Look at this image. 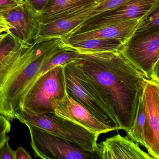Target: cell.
<instances>
[{
    "instance_id": "obj_13",
    "label": "cell",
    "mask_w": 159,
    "mask_h": 159,
    "mask_svg": "<svg viewBox=\"0 0 159 159\" xmlns=\"http://www.w3.org/2000/svg\"><path fill=\"white\" fill-rule=\"evenodd\" d=\"M142 19L128 20L107 25L92 30L69 35L62 39L79 41L90 39H115L124 44L134 34Z\"/></svg>"
},
{
    "instance_id": "obj_2",
    "label": "cell",
    "mask_w": 159,
    "mask_h": 159,
    "mask_svg": "<svg viewBox=\"0 0 159 159\" xmlns=\"http://www.w3.org/2000/svg\"><path fill=\"white\" fill-rule=\"evenodd\" d=\"M60 39L24 44L4 60L0 66V114L10 121L15 119L42 66L60 48Z\"/></svg>"
},
{
    "instance_id": "obj_10",
    "label": "cell",
    "mask_w": 159,
    "mask_h": 159,
    "mask_svg": "<svg viewBox=\"0 0 159 159\" xmlns=\"http://www.w3.org/2000/svg\"><path fill=\"white\" fill-rule=\"evenodd\" d=\"M52 106L57 116L73 122L99 135L113 131L96 118L85 107L70 96L67 93L63 99L53 101Z\"/></svg>"
},
{
    "instance_id": "obj_11",
    "label": "cell",
    "mask_w": 159,
    "mask_h": 159,
    "mask_svg": "<svg viewBox=\"0 0 159 159\" xmlns=\"http://www.w3.org/2000/svg\"><path fill=\"white\" fill-rule=\"evenodd\" d=\"M95 152L98 159H153L127 135L119 134L97 143Z\"/></svg>"
},
{
    "instance_id": "obj_16",
    "label": "cell",
    "mask_w": 159,
    "mask_h": 159,
    "mask_svg": "<svg viewBox=\"0 0 159 159\" xmlns=\"http://www.w3.org/2000/svg\"><path fill=\"white\" fill-rule=\"evenodd\" d=\"M123 43L115 39H93L73 41L61 39L60 47L66 48L79 53L120 52Z\"/></svg>"
},
{
    "instance_id": "obj_20",
    "label": "cell",
    "mask_w": 159,
    "mask_h": 159,
    "mask_svg": "<svg viewBox=\"0 0 159 159\" xmlns=\"http://www.w3.org/2000/svg\"><path fill=\"white\" fill-rule=\"evenodd\" d=\"M24 43L16 39L10 32L5 33L0 41V66L4 60Z\"/></svg>"
},
{
    "instance_id": "obj_17",
    "label": "cell",
    "mask_w": 159,
    "mask_h": 159,
    "mask_svg": "<svg viewBox=\"0 0 159 159\" xmlns=\"http://www.w3.org/2000/svg\"><path fill=\"white\" fill-rule=\"evenodd\" d=\"M79 55L75 51L60 47L42 66L39 76L57 66L75 60Z\"/></svg>"
},
{
    "instance_id": "obj_7",
    "label": "cell",
    "mask_w": 159,
    "mask_h": 159,
    "mask_svg": "<svg viewBox=\"0 0 159 159\" xmlns=\"http://www.w3.org/2000/svg\"><path fill=\"white\" fill-rule=\"evenodd\" d=\"M141 99L145 115L144 147L153 159H159V81L144 78Z\"/></svg>"
},
{
    "instance_id": "obj_9",
    "label": "cell",
    "mask_w": 159,
    "mask_h": 159,
    "mask_svg": "<svg viewBox=\"0 0 159 159\" xmlns=\"http://www.w3.org/2000/svg\"><path fill=\"white\" fill-rule=\"evenodd\" d=\"M7 22L9 32L24 44H31L38 36L40 23L37 14L24 2L11 10L0 13Z\"/></svg>"
},
{
    "instance_id": "obj_27",
    "label": "cell",
    "mask_w": 159,
    "mask_h": 159,
    "mask_svg": "<svg viewBox=\"0 0 159 159\" xmlns=\"http://www.w3.org/2000/svg\"><path fill=\"white\" fill-rule=\"evenodd\" d=\"M10 27L5 19L0 16V34L9 32Z\"/></svg>"
},
{
    "instance_id": "obj_3",
    "label": "cell",
    "mask_w": 159,
    "mask_h": 159,
    "mask_svg": "<svg viewBox=\"0 0 159 159\" xmlns=\"http://www.w3.org/2000/svg\"><path fill=\"white\" fill-rule=\"evenodd\" d=\"M66 94L64 66L60 65L37 78L27 91L20 109L35 114L54 113L53 102Z\"/></svg>"
},
{
    "instance_id": "obj_14",
    "label": "cell",
    "mask_w": 159,
    "mask_h": 159,
    "mask_svg": "<svg viewBox=\"0 0 159 159\" xmlns=\"http://www.w3.org/2000/svg\"><path fill=\"white\" fill-rule=\"evenodd\" d=\"M97 5L95 0H48L37 16L40 24H47L73 16Z\"/></svg>"
},
{
    "instance_id": "obj_25",
    "label": "cell",
    "mask_w": 159,
    "mask_h": 159,
    "mask_svg": "<svg viewBox=\"0 0 159 159\" xmlns=\"http://www.w3.org/2000/svg\"><path fill=\"white\" fill-rule=\"evenodd\" d=\"M9 139L0 148V159H15L14 152L9 145Z\"/></svg>"
},
{
    "instance_id": "obj_26",
    "label": "cell",
    "mask_w": 159,
    "mask_h": 159,
    "mask_svg": "<svg viewBox=\"0 0 159 159\" xmlns=\"http://www.w3.org/2000/svg\"><path fill=\"white\" fill-rule=\"evenodd\" d=\"M15 159H31L32 157L29 152L23 147H19L14 151Z\"/></svg>"
},
{
    "instance_id": "obj_12",
    "label": "cell",
    "mask_w": 159,
    "mask_h": 159,
    "mask_svg": "<svg viewBox=\"0 0 159 159\" xmlns=\"http://www.w3.org/2000/svg\"><path fill=\"white\" fill-rule=\"evenodd\" d=\"M65 71L67 93L72 98L88 110L105 125L113 129L120 130L112 119L83 87L69 63L63 65Z\"/></svg>"
},
{
    "instance_id": "obj_29",
    "label": "cell",
    "mask_w": 159,
    "mask_h": 159,
    "mask_svg": "<svg viewBox=\"0 0 159 159\" xmlns=\"http://www.w3.org/2000/svg\"><path fill=\"white\" fill-rule=\"evenodd\" d=\"M5 33H3V34H0V41L3 38L4 35H5Z\"/></svg>"
},
{
    "instance_id": "obj_22",
    "label": "cell",
    "mask_w": 159,
    "mask_h": 159,
    "mask_svg": "<svg viewBox=\"0 0 159 159\" xmlns=\"http://www.w3.org/2000/svg\"><path fill=\"white\" fill-rule=\"evenodd\" d=\"M11 127L10 120L0 114V148L8 139L10 138L7 134L11 131Z\"/></svg>"
},
{
    "instance_id": "obj_18",
    "label": "cell",
    "mask_w": 159,
    "mask_h": 159,
    "mask_svg": "<svg viewBox=\"0 0 159 159\" xmlns=\"http://www.w3.org/2000/svg\"><path fill=\"white\" fill-rule=\"evenodd\" d=\"M145 115L141 97L139 98L136 117L130 130L126 131L127 136L135 143L144 147V127Z\"/></svg>"
},
{
    "instance_id": "obj_8",
    "label": "cell",
    "mask_w": 159,
    "mask_h": 159,
    "mask_svg": "<svg viewBox=\"0 0 159 159\" xmlns=\"http://www.w3.org/2000/svg\"><path fill=\"white\" fill-rule=\"evenodd\" d=\"M158 4H159V0H131L114 10L104 12L88 18L69 35L78 34L111 24L142 19Z\"/></svg>"
},
{
    "instance_id": "obj_6",
    "label": "cell",
    "mask_w": 159,
    "mask_h": 159,
    "mask_svg": "<svg viewBox=\"0 0 159 159\" xmlns=\"http://www.w3.org/2000/svg\"><path fill=\"white\" fill-rule=\"evenodd\" d=\"M31 137L34 155L43 159H98L95 152L84 150L65 139L52 134L36 126L25 124Z\"/></svg>"
},
{
    "instance_id": "obj_24",
    "label": "cell",
    "mask_w": 159,
    "mask_h": 159,
    "mask_svg": "<svg viewBox=\"0 0 159 159\" xmlns=\"http://www.w3.org/2000/svg\"><path fill=\"white\" fill-rule=\"evenodd\" d=\"M24 2V0H0V13L15 8Z\"/></svg>"
},
{
    "instance_id": "obj_5",
    "label": "cell",
    "mask_w": 159,
    "mask_h": 159,
    "mask_svg": "<svg viewBox=\"0 0 159 159\" xmlns=\"http://www.w3.org/2000/svg\"><path fill=\"white\" fill-rule=\"evenodd\" d=\"M120 52L145 78L159 81V30L134 33Z\"/></svg>"
},
{
    "instance_id": "obj_21",
    "label": "cell",
    "mask_w": 159,
    "mask_h": 159,
    "mask_svg": "<svg viewBox=\"0 0 159 159\" xmlns=\"http://www.w3.org/2000/svg\"><path fill=\"white\" fill-rule=\"evenodd\" d=\"M131 0H105L98 5H96L92 9L91 17L100 14L104 12L116 9Z\"/></svg>"
},
{
    "instance_id": "obj_19",
    "label": "cell",
    "mask_w": 159,
    "mask_h": 159,
    "mask_svg": "<svg viewBox=\"0 0 159 159\" xmlns=\"http://www.w3.org/2000/svg\"><path fill=\"white\" fill-rule=\"evenodd\" d=\"M159 30V4L139 22L134 33H143Z\"/></svg>"
},
{
    "instance_id": "obj_1",
    "label": "cell",
    "mask_w": 159,
    "mask_h": 159,
    "mask_svg": "<svg viewBox=\"0 0 159 159\" xmlns=\"http://www.w3.org/2000/svg\"><path fill=\"white\" fill-rule=\"evenodd\" d=\"M69 64L83 87L120 130H130L142 95L143 74L120 52L79 53Z\"/></svg>"
},
{
    "instance_id": "obj_28",
    "label": "cell",
    "mask_w": 159,
    "mask_h": 159,
    "mask_svg": "<svg viewBox=\"0 0 159 159\" xmlns=\"http://www.w3.org/2000/svg\"><path fill=\"white\" fill-rule=\"evenodd\" d=\"M104 1H105V0H95V2L97 4H98Z\"/></svg>"
},
{
    "instance_id": "obj_4",
    "label": "cell",
    "mask_w": 159,
    "mask_h": 159,
    "mask_svg": "<svg viewBox=\"0 0 159 159\" xmlns=\"http://www.w3.org/2000/svg\"><path fill=\"white\" fill-rule=\"evenodd\" d=\"M15 116V119L22 123L36 126L70 141L84 150L95 152L99 135L73 122L60 118L54 113L35 114L20 109Z\"/></svg>"
},
{
    "instance_id": "obj_15",
    "label": "cell",
    "mask_w": 159,
    "mask_h": 159,
    "mask_svg": "<svg viewBox=\"0 0 159 159\" xmlns=\"http://www.w3.org/2000/svg\"><path fill=\"white\" fill-rule=\"evenodd\" d=\"M93 8L73 16L50 23L40 24L39 33L34 41L42 42L66 37L91 17Z\"/></svg>"
},
{
    "instance_id": "obj_23",
    "label": "cell",
    "mask_w": 159,
    "mask_h": 159,
    "mask_svg": "<svg viewBox=\"0 0 159 159\" xmlns=\"http://www.w3.org/2000/svg\"><path fill=\"white\" fill-rule=\"evenodd\" d=\"M24 2L38 15L43 11L47 4L48 0H24Z\"/></svg>"
}]
</instances>
